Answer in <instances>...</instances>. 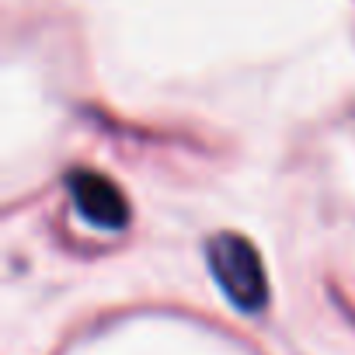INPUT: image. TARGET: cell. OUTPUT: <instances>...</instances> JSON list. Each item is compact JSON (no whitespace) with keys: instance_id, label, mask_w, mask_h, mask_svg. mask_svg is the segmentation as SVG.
<instances>
[{"instance_id":"2","label":"cell","mask_w":355,"mask_h":355,"mask_svg":"<svg viewBox=\"0 0 355 355\" xmlns=\"http://www.w3.org/2000/svg\"><path fill=\"white\" fill-rule=\"evenodd\" d=\"M70 199L77 206V213L98 227V230H122L129 223V199L122 196V189L112 178L98 174V171H73L67 178Z\"/></svg>"},{"instance_id":"1","label":"cell","mask_w":355,"mask_h":355,"mask_svg":"<svg viewBox=\"0 0 355 355\" xmlns=\"http://www.w3.org/2000/svg\"><path fill=\"white\" fill-rule=\"evenodd\" d=\"M209 268L237 310H261L268 303V279L258 248L241 234H216L209 241Z\"/></svg>"}]
</instances>
